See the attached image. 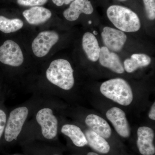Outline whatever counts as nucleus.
Segmentation results:
<instances>
[{"label": "nucleus", "mask_w": 155, "mask_h": 155, "mask_svg": "<svg viewBox=\"0 0 155 155\" xmlns=\"http://www.w3.org/2000/svg\"><path fill=\"white\" fill-rule=\"evenodd\" d=\"M31 117L25 123L22 133L38 134L47 140L56 138L58 134L59 121L51 105L50 97H44Z\"/></svg>", "instance_id": "obj_1"}, {"label": "nucleus", "mask_w": 155, "mask_h": 155, "mask_svg": "<svg viewBox=\"0 0 155 155\" xmlns=\"http://www.w3.org/2000/svg\"><path fill=\"white\" fill-rule=\"evenodd\" d=\"M44 96H34L25 104L14 108L8 115L4 138L7 142L17 140L25 123L33 114Z\"/></svg>", "instance_id": "obj_2"}, {"label": "nucleus", "mask_w": 155, "mask_h": 155, "mask_svg": "<svg viewBox=\"0 0 155 155\" xmlns=\"http://www.w3.org/2000/svg\"><path fill=\"white\" fill-rule=\"evenodd\" d=\"M74 70L69 61L60 59L53 61L46 71L48 81L65 91L72 89L75 84Z\"/></svg>", "instance_id": "obj_3"}, {"label": "nucleus", "mask_w": 155, "mask_h": 155, "mask_svg": "<svg viewBox=\"0 0 155 155\" xmlns=\"http://www.w3.org/2000/svg\"><path fill=\"white\" fill-rule=\"evenodd\" d=\"M107 14L108 19L119 30L132 32L140 29L139 18L137 14L128 8L114 5L109 7Z\"/></svg>", "instance_id": "obj_4"}, {"label": "nucleus", "mask_w": 155, "mask_h": 155, "mask_svg": "<svg viewBox=\"0 0 155 155\" xmlns=\"http://www.w3.org/2000/svg\"><path fill=\"white\" fill-rule=\"evenodd\" d=\"M100 91L103 95L121 105H129L133 101L131 87L122 78H114L105 81L101 85Z\"/></svg>", "instance_id": "obj_5"}, {"label": "nucleus", "mask_w": 155, "mask_h": 155, "mask_svg": "<svg viewBox=\"0 0 155 155\" xmlns=\"http://www.w3.org/2000/svg\"><path fill=\"white\" fill-rule=\"evenodd\" d=\"M24 57L20 47L11 40L6 41L0 47V62L13 67L21 66Z\"/></svg>", "instance_id": "obj_6"}, {"label": "nucleus", "mask_w": 155, "mask_h": 155, "mask_svg": "<svg viewBox=\"0 0 155 155\" xmlns=\"http://www.w3.org/2000/svg\"><path fill=\"white\" fill-rule=\"evenodd\" d=\"M59 38L58 34L54 31H46L39 33L31 45L34 54L38 58L46 55Z\"/></svg>", "instance_id": "obj_7"}, {"label": "nucleus", "mask_w": 155, "mask_h": 155, "mask_svg": "<svg viewBox=\"0 0 155 155\" xmlns=\"http://www.w3.org/2000/svg\"><path fill=\"white\" fill-rule=\"evenodd\" d=\"M102 38L106 47L114 52L122 50L127 40V35L122 31L105 27L101 33Z\"/></svg>", "instance_id": "obj_8"}, {"label": "nucleus", "mask_w": 155, "mask_h": 155, "mask_svg": "<svg viewBox=\"0 0 155 155\" xmlns=\"http://www.w3.org/2000/svg\"><path fill=\"white\" fill-rule=\"evenodd\" d=\"M106 116L119 135L125 138L130 136V127L124 111L114 107L108 110Z\"/></svg>", "instance_id": "obj_9"}, {"label": "nucleus", "mask_w": 155, "mask_h": 155, "mask_svg": "<svg viewBox=\"0 0 155 155\" xmlns=\"http://www.w3.org/2000/svg\"><path fill=\"white\" fill-rule=\"evenodd\" d=\"M137 147L140 153L143 155H153L155 153L153 140V130L148 127H139L137 131Z\"/></svg>", "instance_id": "obj_10"}, {"label": "nucleus", "mask_w": 155, "mask_h": 155, "mask_svg": "<svg viewBox=\"0 0 155 155\" xmlns=\"http://www.w3.org/2000/svg\"><path fill=\"white\" fill-rule=\"evenodd\" d=\"M99 60L103 67L118 74L124 73L125 69L119 56L114 52H111L105 46L101 48Z\"/></svg>", "instance_id": "obj_11"}, {"label": "nucleus", "mask_w": 155, "mask_h": 155, "mask_svg": "<svg viewBox=\"0 0 155 155\" xmlns=\"http://www.w3.org/2000/svg\"><path fill=\"white\" fill-rule=\"evenodd\" d=\"M93 11V7L89 0H75L69 8L64 11L63 15L67 20L74 21L79 18L81 13L90 15Z\"/></svg>", "instance_id": "obj_12"}, {"label": "nucleus", "mask_w": 155, "mask_h": 155, "mask_svg": "<svg viewBox=\"0 0 155 155\" xmlns=\"http://www.w3.org/2000/svg\"><path fill=\"white\" fill-rule=\"evenodd\" d=\"M85 122L91 130L104 138L107 139L111 136L112 130L110 126L102 117L95 114H90L87 116Z\"/></svg>", "instance_id": "obj_13"}, {"label": "nucleus", "mask_w": 155, "mask_h": 155, "mask_svg": "<svg viewBox=\"0 0 155 155\" xmlns=\"http://www.w3.org/2000/svg\"><path fill=\"white\" fill-rule=\"evenodd\" d=\"M22 15L31 25H37L46 22L51 17L48 9L41 7H34L23 11Z\"/></svg>", "instance_id": "obj_14"}, {"label": "nucleus", "mask_w": 155, "mask_h": 155, "mask_svg": "<svg viewBox=\"0 0 155 155\" xmlns=\"http://www.w3.org/2000/svg\"><path fill=\"white\" fill-rule=\"evenodd\" d=\"M82 48L89 60L96 62L99 58L101 48L93 34L86 32L82 38Z\"/></svg>", "instance_id": "obj_15"}, {"label": "nucleus", "mask_w": 155, "mask_h": 155, "mask_svg": "<svg viewBox=\"0 0 155 155\" xmlns=\"http://www.w3.org/2000/svg\"><path fill=\"white\" fill-rule=\"evenodd\" d=\"M61 132L72 140L73 144L78 147H83L87 144L86 137L83 131L77 125L64 124L61 128Z\"/></svg>", "instance_id": "obj_16"}, {"label": "nucleus", "mask_w": 155, "mask_h": 155, "mask_svg": "<svg viewBox=\"0 0 155 155\" xmlns=\"http://www.w3.org/2000/svg\"><path fill=\"white\" fill-rule=\"evenodd\" d=\"M84 135L87 144L96 151L103 154H107L110 152V145L102 137L90 130H87Z\"/></svg>", "instance_id": "obj_17"}, {"label": "nucleus", "mask_w": 155, "mask_h": 155, "mask_svg": "<svg viewBox=\"0 0 155 155\" xmlns=\"http://www.w3.org/2000/svg\"><path fill=\"white\" fill-rule=\"evenodd\" d=\"M151 62L149 56L143 54H133L130 58L124 61V68L128 73H131L139 68L148 66Z\"/></svg>", "instance_id": "obj_18"}, {"label": "nucleus", "mask_w": 155, "mask_h": 155, "mask_svg": "<svg viewBox=\"0 0 155 155\" xmlns=\"http://www.w3.org/2000/svg\"><path fill=\"white\" fill-rule=\"evenodd\" d=\"M23 22L21 19H9L2 16H0V31L5 33L15 32L22 28Z\"/></svg>", "instance_id": "obj_19"}, {"label": "nucleus", "mask_w": 155, "mask_h": 155, "mask_svg": "<svg viewBox=\"0 0 155 155\" xmlns=\"http://www.w3.org/2000/svg\"><path fill=\"white\" fill-rule=\"evenodd\" d=\"M147 17L150 20L155 19V0H143Z\"/></svg>", "instance_id": "obj_20"}, {"label": "nucleus", "mask_w": 155, "mask_h": 155, "mask_svg": "<svg viewBox=\"0 0 155 155\" xmlns=\"http://www.w3.org/2000/svg\"><path fill=\"white\" fill-rule=\"evenodd\" d=\"M48 0H17V2L20 5L36 6L43 5Z\"/></svg>", "instance_id": "obj_21"}, {"label": "nucleus", "mask_w": 155, "mask_h": 155, "mask_svg": "<svg viewBox=\"0 0 155 155\" xmlns=\"http://www.w3.org/2000/svg\"><path fill=\"white\" fill-rule=\"evenodd\" d=\"M8 116L5 110L0 109V139L4 134Z\"/></svg>", "instance_id": "obj_22"}, {"label": "nucleus", "mask_w": 155, "mask_h": 155, "mask_svg": "<svg viewBox=\"0 0 155 155\" xmlns=\"http://www.w3.org/2000/svg\"><path fill=\"white\" fill-rule=\"evenodd\" d=\"M74 1L75 0H52L53 3L59 7L63 5L64 4L68 5Z\"/></svg>", "instance_id": "obj_23"}, {"label": "nucleus", "mask_w": 155, "mask_h": 155, "mask_svg": "<svg viewBox=\"0 0 155 155\" xmlns=\"http://www.w3.org/2000/svg\"><path fill=\"white\" fill-rule=\"evenodd\" d=\"M149 117L152 120H155V103L153 104L149 114Z\"/></svg>", "instance_id": "obj_24"}, {"label": "nucleus", "mask_w": 155, "mask_h": 155, "mask_svg": "<svg viewBox=\"0 0 155 155\" xmlns=\"http://www.w3.org/2000/svg\"><path fill=\"white\" fill-rule=\"evenodd\" d=\"M87 155H99L97 154L96 153H95L90 152V153H87Z\"/></svg>", "instance_id": "obj_25"}, {"label": "nucleus", "mask_w": 155, "mask_h": 155, "mask_svg": "<svg viewBox=\"0 0 155 155\" xmlns=\"http://www.w3.org/2000/svg\"><path fill=\"white\" fill-rule=\"evenodd\" d=\"M93 34L95 35H97V32L96 31H93Z\"/></svg>", "instance_id": "obj_26"}, {"label": "nucleus", "mask_w": 155, "mask_h": 155, "mask_svg": "<svg viewBox=\"0 0 155 155\" xmlns=\"http://www.w3.org/2000/svg\"><path fill=\"white\" fill-rule=\"evenodd\" d=\"M88 23H89V24H91V23H92V21H91V20H90V21H88Z\"/></svg>", "instance_id": "obj_27"}, {"label": "nucleus", "mask_w": 155, "mask_h": 155, "mask_svg": "<svg viewBox=\"0 0 155 155\" xmlns=\"http://www.w3.org/2000/svg\"><path fill=\"white\" fill-rule=\"evenodd\" d=\"M120 1H126V0H120Z\"/></svg>", "instance_id": "obj_28"}, {"label": "nucleus", "mask_w": 155, "mask_h": 155, "mask_svg": "<svg viewBox=\"0 0 155 155\" xmlns=\"http://www.w3.org/2000/svg\"><path fill=\"white\" fill-rule=\"evenodd\" d=\"M58 155V154H54V155Z\"/></svg>", "instance_id": "obj_29"}, {"label": "nucleus", "mask_w": 155, "mask_h": 155, "mask_svg": "<svg viewBox=\"0 0 155 155\" xmlns=\"http://www.w3.org/2000/svg\"></svg>", "instance_id": "obj_30"}]
</instances>
